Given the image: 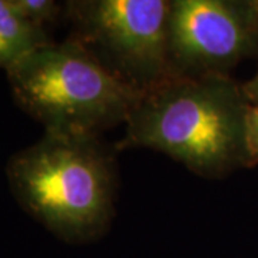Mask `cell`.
I'll list each match as a JSON object with an SVG mask.
<instances>
[{
    "instance_id": "1",
    "label": "cell",
    "mask_w": 258,
    "mask_h": 258,
    "mask_svg": "<svg viewBox=\"0 0 258 258\" xmlns=\"http://www.w3.org/2000/svg\"><path fill=\"white\" fill-rule=\"evenodd\" d=\"M249 106L228 75H169L141 93L119 147L155 149L204 178H221L254 164Z\"/></svg>"
},
{
    "instance_id": "2",
    "label": "cell",
    "mask_w": 258,
    "mask_h": 258,
    "mask_svg": "<svg viewBox=\"0 0 258 258\" xmlns=\"http://www.w3.org/2000/svg\"><path fill=\"white\" fill-rule=\"evenodd\" d=\"M19 205L66 242L102 235L113 217L115 164L98 137L45 132L6 166Z\"/></svg>"
},
{
    "instance_id": "3",
    "label": "cell",
    "mask_w": 258,
    "mask_h": 258,
    "mask_svg": "<svg viewBox=\"0 0 258 258\" xmlns=\"http://www.w3.org/2000/svg\"><path fill=\"white\" fill-rule=\"evenodd\" d=\"M6 74L16 105L50 134L98 137L126 122L142 93L74 37L37 47Z\"/></svg>"
},
{
    "instance_id": "4",
    "label": "cell",
    "mask_w": 258,
    "mask_h": 258,
    "mask_svg": "<svg viewBox=\"0 0 258 258\" xmlns=\"http://www.w3.org/2000/svg\"><path fill=\"white\" fill-rule=\"evenodd\" d=\"M74 39L122 81L144 92L174 69L169 60L165 0H88L66 3Z\"/></svg>"
},
{
    "instance_id": "5",
    "label": "cell",
    "mask_w": 258,
    "mask_h": 258,
    "mask_svg": "<svg viewBox=\"0 0 258 258\" xmlns=\"http://www.w3.org/2000/svg\"><path fill=\"white\" fill-rule=\"evenodd\" d=\"M169 60L175 74L227 75L252 50L258 30L247 3L175 0L169 13Z\"/></svg>"
},
{
    "instance_id": "6",
    "label": "cell",
    "mask_w": 258,
    "mask_h": 258,
    "mask_svg": "<svg viewBox=\"0 0 258 258\" xmlns=\"http://www.w3.org/2000/svg\"><path fill=\"white\" fill-rule=\"evenodd\" d=\"M52 43L46 29L29 22L12 0H0V68L8 71L25 56Z\"/></svg>"
},
{
    "instance_id": "7",
    "label": "cell",
    "mask_w": 258,
    "mask_h": 258,
    "mask_svg": "<svg viewBox=\"0 0 258 258\" xmlns=\"http://www.w3.org/2000/svg\"><path fill=\"white\" fill-rule=\"evenodd\" d=\"M12 3L22 16L42 29L56 22L62 9L53 0H12Z\"/></svg>"
},
{
    "instance_id": "8",
    "label": "cell",
    "mask_w": 258,
    "mask_h": 258,
    "mask_svg": "<svg viewBox=\"0 0 258 258\" xmlns=\"http://www.w3.org/2000/svg\"><path fill=\"white\" fill-rule=\"evenodd\" d=\"M247 144L252 161L258 159V103L251 105L247 113Z\"/></svg>"
},
{
    "instance_id": "9",
    "label": "cell",
    "mask_w": 258,
    "mask_h": 258,
    "mask_svg": "<svg viewBox=\"0 0 258 258\" xmlns=\"http://www.w3.org/2000/svg\"><path fill=\"white\" fill-rule=\"evenodd\" d=\"M242 91H244V95L247 96L248 102H254V105L258 103V72L248 83H245L242 86Z\"/></svg>"
},
{
    "instance_id": "10",
    "label": "cell",
    "mask_w": 258,
    "mask_h": 258,
    "mask_svg": "<svg viewBox=\"0 0 258 258\" xmlns=\"http://www.w3.org/2000/svg\"><path fill=\"white\" fill-rule=\"evenodd\" d=\"M247 8H248L251 22H252V25H254L255 29L258 30V0L247 2Z\"/></svg>"
}]
</instances>
